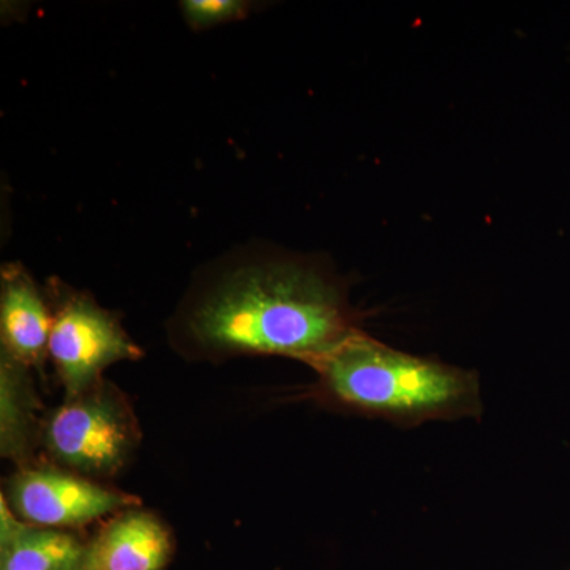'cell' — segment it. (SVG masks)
<instances>
[{"instance_id":"6da1fadb","label":"cell","mask_w":570,"mask_h":570,"mask_svg":"<svg viewBox=\"0 0 570 570\" xmlns=\"http://www.w3.org/2000/svg\"><path fill=\"white\" fill-rule=\"evenodd\" d=\"M355 325L335 276L298 258L243 247L197 276L170 324L184 355H279L316 367Z\"/></svg>"},{"instance_id":"7a4b0ae2","label":"cell","mask_w":570,"mask_h":570,"mask_svg":"<svg viewBox=\"0 0 570 570\" xmlns=\"http://www.w3.org/2000/svg\"><path fill=\"white\" fill-rule=\"evenodd\" d=\"M314 370L330 400L401 425L479 415L471 371L396 351L356 330Z\"/></svg>"},{"instance_id":"3957f363","label":"cell","mask_w":570,"mask_h":570,"mask_svg":"<svg viewBox=\"0 0 570 570\" xmlns=\"http://www.w3.org/2000/svg\"><path fill=\"white\" fill-rule=\"evenodd\" d=\"M41 441L59 468L88 479L111 478L132 456L140 431L121 390L102 379L80 395L67 397L45 420Z\"/></svg>"},{"instance_id":"277c9868","label":"cell","mask_w":570,"mask_h":570,"mask_svg":"<svg viewBox=\"0 0 570 570\" xmlns=\"http://www.w3.org/2000/svg\"><path fill=\"white\" fill-rule=\"evenodd\" d=\"M51 307V360L66 396H77L102 381L104 371L115 363L142 356L121 321L105 309L88 292L52 277L47 288Z\"/></svg>"},{"instance_id":"5b68a950","label":"cell","mask_w":570,"mask_h":570,"mask_svg":"<svg viewBox=\"0 0 570 570\" xmlns=\"http://www.w3.org/2000/svg\"><path fill=\"white\" fill-rule=\"evenodd\" d=\"M6 494L10 508L26 523L61 531L138 504L130 494L55 466H22L10 479Z\"/></svg>"},{"instance_id":"8992f818","label":"cell","mask_w":570,"mask_h":570,"mask_svg":"<svg viewBox=\"0 0 570 570\" xmlns=\"http://www.w3.org/2000/svg\"><path fill=\"white\" fill-rule=\"evenodd\" d=\"M174 538L156 513L129 508L116 513L86 542L82 570H165Z\"/></svg>"},{"instance_id":"52a82bcc","label":"cell","mask_w":570,"mask_h":570,"mask_svg":"<svg viewBox=\"0 0 570 570\" xmlns=\"http://www.w3.org/2000/svg\"><path fill=\"white\" fill-rule=\"evenodd\" d=\"M51 307L47 291L18 262L0 272V341L2 354L29 370H41L48 358Z\"/></svg>"},{"instance_id":"ba28073f","label":"cell","mask_w":570,"mask_h":570,"mask_svg":"<svg viewBox=\"0 0 570 570\" xmlns=\"http://www.w3.org/2000/svg\"><path fill=\"white\" fill-rule=\"evenodd\" d=\"M31 371L0 352V453L22 466L41 438Z\"/></svg>"},{"instance_id":"9c48e42d","label":"cell","mask_w":570,"mask_h":570,"mask_svg":"<svg viewBox=\"0 0 570 570\" xmlns=\"http://www.w3.org/2000/svg\"><path fill=\"white\" fill-rule=\"evenodd\" d=\"M85 551V540L73 532L24 523L0 542V570H78Z\"/></svg>"},{"instance_id":"30bf717a","label":"cell","mask_w":570,"mask_h":570,"mask_svg":"<svg viewBox=\"0 0 570 570\" xmlns=\"http://www.w3.org/2000/svg\"><path fill=\"white\" fill-rule=\"evenodd\" d=\"M255 3L247 0H184L179 2L184 21L193 31L204 32L249 17Z\"/></svg>"},{"instance_id":"8fae6325","label":"cell","mask_w":570,"mask_h":570,"mask_svg":"<svg viewBox=\"0 0 570 570\" xmlns=\"http://www.w3.org/2000/svg\"><path fill=\"white\" fill-rule=\"evenodd\" d=\"M78 570H82V568L78 569Z\"/></svg>"}]
</instances>
